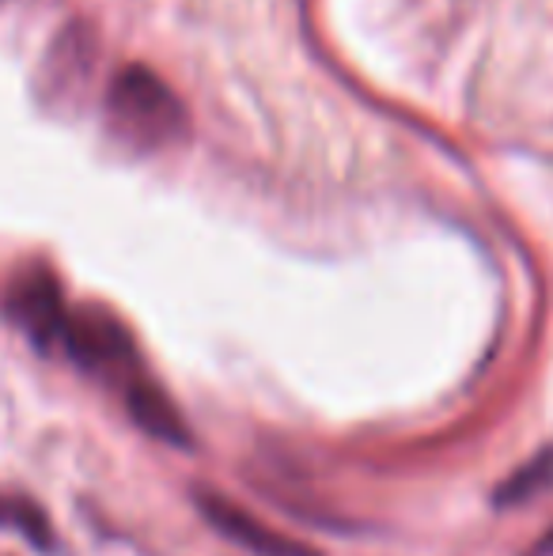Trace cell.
Listing matches in <instances>:
<instances>
[{
  "mask_svg": "<svg viewBox=\"0 0 553 556\" xmlns=\"http://www.w3.org/2000/svg\"><path fill=\"white\" fill-rule=\"evenodd\" d=\"M106 111H111L114 132L140 148H160L167 140L183 137L186 129L178 99L171 96L160 76H152L140 65H129L126 73L114 76Z\"/></svg>",
  "mask_w": 553,
  "mask_h": 556,
  "instance_id": "cell-1",
  "label": "cell"
},
{
  "mask_svg": "<svg viewBox=\"0 0 553 556\" xmlns=\"http://www.w3.org/2000/svg\"><path fill=\"white\" fill-rule=\"evenodd\" d=\"M65 352L76 359L80 367L96 375H111V379H126L137 382V352L129 341L126 326L103 307H80L68 311V326H65Z\"/></svg>",
  "mask_w": 553,
  "mask_h": 556,
  "instance_id": "cell-2",
  "label": "cell"
},
{
  "mask_svg": "<svg viewBox=\"0 0 553 556\" xmlns=\"http://www.w3.org/2000/svg\"><path fill=\"white\" fill-rule=\"evenodd\" d=\"M198 507L216 534H224L231 545H239V549H247L251 556H318L311 545L296 542V538L280 534V530H269L266 522L254 519L251 511H243L239 504H231L224 492L201 489Z\"/></svg>",
  "mask_w": 553,
  "mask_h": 556,
  "instance_id": "cell-3",
  "label": "cell"
},
{
  "mask_svg": "<svg viewBox=\"0 0 553 556\" xmlns=\"http://www.w3.org/2000/svg\"><path fill=\"white\" fill-rule=\"evenodd\" d=\"M8 315L30 333V341L50 349V344L65 341V326H68V311L61 300V288L53 285L50 273L30 269L8 292Z\"/></svg>",
  "mask_w": 553,
  "mask_h": 556,
  "instance_id": "cell-4",
  "label": "cell"
},
{
  "mask_svg": "<svg viewBox=\"0 0 553 556\" xmlns=\"http://www.w3.org/2000/svg\"><path fill=\"white\" fill-rule=\"evenodd\" d=\"M126 405H129L134 420L144 428L148 435H155V440H163V443H175V446L190 443V432H186L183 417H178V409L171 405V397L163 394L155 382H144V379L129 382V387H126Z\"/></svg>",
  "mask_w": 553,
  "mask_h": 556,
  "instance_id": "cell-5",
  "label": "cell"
},
{
  "mask_svg": "<svg viewBox=\"0 0 553 556\" xmlns=\"http://www.w3.org/2000/svg\"><path fill=\"white\" fill-rule=\"evenodd\" d=\"M553 484V451H542L539 458H531L524 469L508 477V481L497 489V507H516V504H531L535 496H542Z\"/></svg>",
  "mask_w": 553,
  "mask_h": 556,
  "instance_id": "cell-6",
  "label": "cell"
},
{
  "mask_svg": "<svg viewBox=\"0 0 553 556\" xmlns=\"http://www.w3.org/2000/svg\"><path fill=\"white\" fill-rule=\"evenodd\" d=\"M0 527L20 530V534L27 538V542H35L38 549H53L50 522H46V515L38 511L30 500H15V496L0 500Z\"/></svg>",
  "mask_w": 553,
  "mask_h": 556,
  "instance_id": "cell-7",
  "label": "cell"
},
{
  "mask_svg": "<svg viewBox=\"0 0 553 556\" xmlns=\"http://www.w3.org/2000/svg\"><path fill=\"white\" fill-rule=\"evenodd\" d=\"M531 556H553V530L546 538H539V545L531 549Z\"/></svg>",
  "mask_w": 553,
  "mask_h": 556,
  "instance_id": "cell-8",
  "label": "cell"
}]
</instances>
